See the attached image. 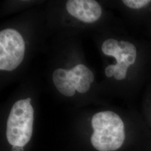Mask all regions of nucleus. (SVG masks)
<instances>
[{
    "label": "nucleus",
    "mask_w": 151,
    "mask_h": 151,
    "mask_svg": "<svg viewBox=\"0 0 151 151\" xmlns=\"http://www.w3.org/2000/svg\"><path fill=\"white\" fill-rule=\"evenodd\" d=\"M101 49L103 54L115 60L105 67V76L126 83L130 92L137 94L151 77V44L138 39L109 38Z\"/></svg>",
    "instance_id": "1"
},
{
    "label": "nucleus",
    "mask_w": 151,
    "mask_h": 151,
    "mask_svg": "<svg viewBox=\"0 0 151 151\" xmlns=\"http://www.w3.org/2000/svg\"><path fill=\"white\" fill-rule=\"evenodd\" d=\"M30 98L14 104L7 121L6 137L12 146L23 147L31 139L33 130L34 109Z\"/></svg>",
    "instance_id": "2"
},
{
    "label": "nucleus",
    "mask_w": 151,
    "mask_h": 151,
    "mask_svg": "<svg viewBox=\"0 0 151 151\" xmlns=\"http://www.w3.org/2000/svg\"><path fill=\"white\" fill-rule=\"evenodd\" d=\"M25 45L22 35L13 29L0 32V70L11 71L20 65L24 57Z\"/></svg>",
    "instance_id": "3"
},
{
    "label": "nucleus",
    "mask_w": 151,
    "mask_h": 151,
    "mask_svg": "<svg viewBox=\"0 0 151 151\" xmlns=\"http://www.w3.org/2000/svg\"><path fill=\"white\" fill-rule=\"evenodd\" d=\"M65 6L70 15L86 23L96 22L103 14L101 6L94 0H69Z\"/></svg>",
    "instance_id": "4"
},
{
    "label": "nucleus",
    "mask_w": 151,
    "mask_h": 151,
    "mask_svg": "<svg viewBox=\"0 0 151 151\" xmlns=\"http://www.w3.org/2000/svg\"><path fill=\"white\" fill-rule=\"evenodd\" d=\"M124 7L137 25H148L151 22V0H123Z\"/></svg>",
    "instance_id": "5"
},
{
    "label": "nucleus",
    "mask_w": 151,
    "mask_h": 151,
    "mask_svg": "<svg viewBox=\"0 0 151 151\" xmlns=\"http://www.w3.org/2000/svg\"><path fill=\"white\" fill-rule=\"evenodd\" d=\"M70 76L68 70L57 69L52 75V79L57 89L63 95L71 97L75 94V90L70 81Z\"/></svg>",
    "instance_id": "6"
},
{
    "label": "nucleus",
    "mask_w": 151,
    "mask_h": 151,
    "mask_svg": "<svg viewBox=\"0 0 151 151\" xmlns=\"http://www.w3.org/2000/svg\"><path fill=\"white\" fill-rule=\"evenodd\" d=\"M140 114L146 125L151 130V83L144 93Z\"/></svg>",
    "instance_id": "7"
},
{
    "label": "nucleus",
    "mask_w": 151,
    "mask_h": 151,
    "mask_svg": "<svg viewBox=\"0 0 151 151\" xmlns=\"http://www.w3.org/2000/svg\"><path fill=\"white\" fill-rule=\"evenodd\" d=\"M70 76H75L86 78L92 83L95 79L94 75L91 70L83 65H78L69 70Z\"/></svg>",
    "instance_id": "8"
},
{
    "label": "nucleus",
    "mask_w": 151,
    "mask_h": 151,
    "mask_svg": "<svg viewBox=\"0 0 151 151\" xmlns=\"http://www.w3.org/2000/svg\"><path fill=\"white\" fill-rule=\"evenodd\" d=\"M72 85L76 91H77L81 93H84L89 91L91 86V83L86 78L80 77L78 81L72 83Z\"/></svg>",
    "instance_id": "9"
},
{
    "label": "nucleus",
    "mask_w": 151,
    "mask_h": 151,
    "mask_svg": "<svg viewBox=\"0 0 151 151\" xmlns=\"http://www.w3.org/2000/svg\"><path fill=\"white\" fill-rule=\"evenodd\" d=\"M12 151H24L23 148L22 147L19 146H13Z\"/></svg>",
    "instance_id": "10"
},
{
    "label": "nucleus",
    "mask_w": 151,
    "mask_h": 151,
    "mask_svg": "<svg viewBox=\"0 0 151 151\" xmlns=\"http://www.w3.org/2000/svg\"><path fill=\"white\" fill-rule=\"evenodd\" d=\"M146 27L147 28L148 33H149V34L150 35V36H151V23H150L148 25H147Z\"/></svg>",
    "instance_id": "11"
}]
</instances>
